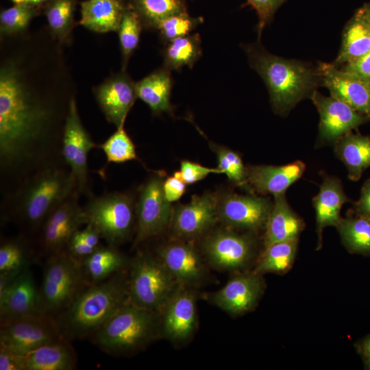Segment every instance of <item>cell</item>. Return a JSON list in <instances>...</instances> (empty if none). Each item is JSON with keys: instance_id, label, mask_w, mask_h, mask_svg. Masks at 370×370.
I'll use <instances>...</instances> for the list:
<instances>
[{"instance_id": "obj_11", "label": "cell", "mask_w": 370, "mask_h": 370, "mask_svg": "<svg viewBox=\"0 0 370 370\" xmlns=\"http://www.w3.org/2000/svg\"><path fill=\"white\" fill-rule=\"evenodd\" d=\"M163 181L159 175H152L139 190L133 247L160 234L170 225L173 210L164 195Z\"/></svg>"}, {"instance_id": "obj_39", "label": "cell", "mask_w": 370, "mask_h": 370, "mask_svg": "<svg viewBox=\"0 0 370 370\" xmlns=\"http://www.w3.org/2000/svg\"><path fill=\"white\" fill-rule=\"evenodd\" d=\"M104 152L107 162L123 163L127 161L137 160L136 147L127 134L124 125L116 128L104 143L98 145Z\"/></svg>"}, {"instance_id": "obj_18", "label": "cell", "mask_w": 370, "mask_h": 370, "mask_svg": "<svg viewBox=\"0 0 370 370\" xmlns=\"http://www.w3.org/2000/svg\"><path fill=\"white\" fill-rule=\"evenodd\" d=\"M310 98L319 113V136L323 140L335 143L369 121L365 116L332 95L325 97L314 90Z\"/></svg>"}, {"instance_id": "obj_1", "label": "cell", "mask_w": 370, "mask_h": 370, "mask_svg": "<svg viewBox=\"0 0 370 370\" xmlns=\"http://www.w3.org/2000/svg\"><path fill=\"white\" fill-rule=\"evenodd\" d=\"M35 90L17 64L8 62L1 67L0 173L3 195L32 173L65 164L62 137L71 100L44 97Z\"/></svg>"}, {"instance_id": "obj_47", "label": "cell", "mask_w": 370, "mask_h": 370, "mask_svg": "<svg viewBox=\"0 0 370 370\" xmlns=\"http://www.w3.org/2000/svg\"><path fill=\"white\" fill-rule=\"evenodd\" d=\"M0 370H25L24 355L0 347Z\"/></svg>"}, {"instance_id": "obj_4", "label": "cell", "mask_w": 370, "mask_h": 370, "mask_svg": "<svg viewBox=\"0 0 370 370\" xmlns=\"http://www.w3.org/2000/svg\"><path fill=\"white\" fill-rule=\"evenodd\" d=\"M251 66L264 80L273 109L287 114L300 100L310 96L319 81L306 64L267 51L259 43L245 46Z\"/></svg>"}, {"instance_id": "obj_43", "label": "cell", "mask_w": 370, "mask_h": 370, "mask_svg": "<svg viewBox=\"0 0 370 370\" xmlns=\"http://www.w3.org/2000/svg\"><path fill=\"white\" fill-rule=\"evenodd\" d=\"M215 151L218 160L217 168L222 173L238 186L248 185L247 168L245 167L240 156L225 147H217Z\"/></svg>"}, {"instance_id": "obj_53", "label": "cell", "mask_w": 370, "mask_h": 370, "mask_svg": "<svg viewBox=\"0 0 370 370\" xmlns=\"http://www.w3.org/2000/svg\"><path fill=\"white\" fill-rule=\"evenodd\" d=\"M29 0H12V2L15 3H27Z\"/></svg>"}, {"instance_id": "obj_26", "label": "cell", "mask_w": 370, "mask_h": 370, "mask_svg": "<svg viewBox=\"0 0 370 370\" xmlns=\"http://www.w3.org/2000/svg\"><path fill=\"white\" fill-rule=\"evenodd\" d=\"M126 3L123 0H85L79 24L97 33L117 32Z\"/></svg>"}, {"instance_id": "obj_35", "label": "cell", "mask_w": 370, "mask_h": 370, "mask_svg": "<svg viewBox=\"0 0 370 370\" xmlns=\"http://www.w3.org/2000/svg\"><path fill=\"white\" fill-rule=\"evenodd\" d=\"M187 0H127L126 3L139 16L144 27L157 29L165 18L187 12Z\"/></svg>"}, {"instance_id": "obj_51", "label": "cell", "mask_w": 370, "mask_h": 370, "mask_svg": "<svg viewBox=\"0 0 370 370\" xmlns=\"http://www.w3.org/2000/svg\"><path fill=\"white\" fill-rule=\"evenodd\" d=\"M49 0H29L28 2L31 5L36 7L39 10H42L43 6L48 2Z\"/></svg>"}, {"instance_id": "obj_9", "label": "cell", "mask_w": 370, "mask_h": 370, "mask_svg": "<svg viewBox=\"0 0 370 370\" xmlns=\"http://www.w3.org/2000/svg\"><path fill=\"white\" fill-rule=\"evenodd\" d=\"M0 347L26 354L44 345L64 338L56 318L47 314L1 321Z\"/></svg>"}, {"instance_id": "obj_41", "label": "cell", "mask_w": 370, "mask_h": 370, "mask_svg": "<svg viewBox=\"0 0 370 370\" xmlns=\"http://www.w3.org/2000/svg\"><path fill=\"white\" fill-rule=\"evenodd\" d=\"M101 236L99 231L90 223L77 230L71 237L66 251L74 258L82 262L101 245Z\"/></svg>"}, {"instance_id": "obj_29", "label": "cell", "mask_w": 370, "mask_h": 370, "mask_svg": "<svg viewBox=\"0 0 370 370\" xmlns=\"http://www.w3.org/2000/svg\"><path fill=\"white\" fill-rule=\"evenodd\" d=\"M172 86L171 71L164 66L135 82L137 98L145 103L155 114L171 112Z\"/></svg>"}, {"instance_id": "obj_42", "label": "cell", "mask_w": 370, "mask_h": 370, "mask_svg": "<svg viewBox=\"0 0 370 370\" xmlns=\"http://www.w3.org/2000/svg\"><path fill=\"white\" fill-rule=\"evenodd\" d=\"M204 22L203 17L191 16L188 12L172 15L163 20L158 26L160 37L165 42L190 34Z\"/></svg>"}, {"instance_id": "obj_34", "label": "cell", "mask_w": 370, "mask_h": 370, "mask_svg": "<svg viewBox=\"0 0 370 370\" xmlns=\"http://www.w3.org/2000/svg\"><path fill=\"white\" fill-rule=\"evenodd\" d=\"M297 244L298 238L272 244L264 249L253 271L260 275L286 273L294 263Z\"/></svg>"}, {"instance_id": "obj_3", "label": "cell", "mask_w": 370, "mask_h": 370, "mask_svg": "<svg viewBox=\"0 0 370 370\" xmlns=\"http://www.w3.org/2000/svg\"><path fill=\"white\" fill-rule=\"evenodd\" d=\"M128 301L127 269L100 282L88 284L57 318L64 338H89Z\"/></svg>"}, {"instance_id": "obj_2", "label": "cell", "mask_w": 370, "mask_h": 370, "mask_svg": "<svg viewBox=\"0 0 370 370\" xmlns=\"http://www.w3.org/2000/svg\"><path fill=\"white\" fill-rule=\"evenodd\" d=\"M75 190L76 181L66 164L45 167L3 195V218L13 221L21 234L38 237L51 212Z\"/></svg>"}, {"instance_id": "obj_31", "label": "cell", "mask_w": 370, "mask_h": 370, "mask_svg": "<svg viewBox=\"0 0 370 370\" xmlns=\"http://www.w3.org/2000/svg\"><path fill=\"white\" fill-rule=\"evenodd\" d=\"M33 249L32 239L21 234L4 240L0 246V282L9 284L30 266Z\"/></svg>"}, {"instance_id": "obj_17", "label": "cell", "mask_w": 370, "mask_h": 370, "mask_svg": "<svg viewBox=\"0 0 370 370\" xmlns=\"http://www.w3.org/2000/svg\"><path fill=\"white\" fill-rule=\"evenodd\" d=\"M272 205L265 197L230 194L218 203V218L230 227L257 232L265 228Z\"/></svg>"}, {"instance_id": "obj_30", "label": "cell", "mask_w": 370, "mask_h": 370, "mask_svg": "<svg viewBox=\"0 0 370 370\" xmlns=\"http://www.w3.org/2000/svg\"><path fill=\"white\" fill-rule=\"evenodd\" d=\"M334 151L348 171V177L358 181L370 166V136L351 132L335 143Z\"/></svg>"}, {"instance_id": "obj_38", "label": "cell", "mask_w": 370, "mask_h": 370, "mask_svg": "<svg viewBox=\"0 0 370 370\" xmlns=\"http://www.w3.org/2000/svg\"><path fill=\"white\" fill-rule=\"evenodd\" d=\"M143 27L138 14L126 3L117 30L122 55V70H125L129 59L138 47Z\"/></svg>"}, {"instance_id": "obj_22", "label": "cell", "mask_w": 370, "mask_h": 370, "mask_svg": "<svg viewBox=\"0 0 370 370\" xmlns=\"http://www.w3.org/2000/svg\"><path fill=\"white\" fill-rule=\"evenodd\" d=\"M156 256L166 267L176 282L193 287L206 277V268L195 247L180 241L160 247Z\"/></svg>"}, {"instance_id": "obj_8", "label": "cell", "mask_w": 370, "mask_h": 370, "mask_svg": "<svg viewBox=\"0 0 370 370\" xmlns=\"http://www.w3.org/2000/svg\"><path fill=\"white\" fill-rule=\"evenodd\" d=\"M87 223L92 224L107 245L117 247L136 231V204L121 192L92 194L83 206Z\"/></svg>"}, {"instance_id": "obj_16", "label": "cell", "mask_w": 370, "mask_h": 370, "mask_svg": "<svg viewBox=\"0 0 370 370\" xmlns=\"http://www.w3.org/2000/svg\"><path fill=\"white\" fill-rule=\"evenodd\" d=\"M317 73L331 95L370 120V83L333 64H319Z\"/></svg>"}, {"instance_id": "obj_20", "label": "cell", "mask_w": 370, "mask_h": 370, "mask_svg": "<svg viewBox=\"0 0 370 370\" xmlns=\"http://www.w3.org/2000/svg\"><path fill=\"white\" fill-rule=\"evenodd\" d=\"M96 101L107 121L116 127L124 125L137 98L135 82L125 70L112 75L94 90Z\"/></svg>"}, {"instance_id": "obj_50", "label": "cell", "mask_w": 370, "mask_h": 370, "mask_svg": "<svg viewBox=\"0 0 370 370\" xmlns=\"http://www.w3.org/2000/svg\"><path fill=\"white\" fill-rule=\"evenodd\" d=\"M355 346L362 360L365 369L370 370V334L358 342Z\"/></svg>"}, {"instance_id": "obj_44", "label": "cell", "mask_w": 370, "mask_h": 370, "mask_svg": "<svg viewBox=\"0 0 370 370\" xmlns=\"http://www.w3.org/2000/svg\"><path fill=\"white\" fill-rule=\"evenodd\" d=\"M286 0H247L243 7L250 6L255 11L258 17L257 27L258 42L264 27L269 23L276 11Z\"/></svg>"}, {"instance_id": "obj_48", "label": "cell", "mask_w": 370, "mask_h": 370, "mask_svg": "<svg viewBox=\"0 0 370 370\" xmlns=\"http://www.w3.org/2000/svg\"><path fill=\"white\" fill-rule=\"evenodd\" d=\"M343 70L355 74L370 83V51L360 58L346 64Z\"/></svg>"}, {"instance_id": "obj_32", "label": "cell", "mask_w": 370, "mask_h": 370, "mask_svg": "<svg viewBox=\"0 0 370 370\" xmlns=\"http://www.w3.org/2000/svg\"><path fill=\"white\" fill-rule=\"evenodd\" d=\"M129 263L117 247L107 245H100L82 264L87 283L95 284L127 269Z\"/></svg>"}, {"instance_id": "obj_25", "label": "cell", "mask_w": 370, "mask_h": 370, "mask_svg": "<svg viewBox=\"0 0 370 370\" xmlns=\"http://www.w3.org/2000/svg\"><path fill=\"white\" fill-rule=\"evenodd\" d=\"M305 223L289 206L285 195L274 196V201L265 225L264 248L273 243L299 238Z\"/></svg>"}, {"instance_id": "obj_6", "label": "cell", "mask_w": 370, "mask_h": 370, "mask_svg": "<svg viewBox=\"0 0 370 370\" xmlns=\"http://www.w3.org/2000/svg\"><path fill=\"white\" fill-rule=\"evenodd\" d=\"M179 285L156 255L140 251L130 260L127 291L131 303L160 313Z\"/></svg>"}, {"instance_id": "obj_36", "label": "cell", "mask_w": 370, "mask_h": 370, "mask_svg": "<svg viewBox=\"0 0 370 370\" xmlns=\"http://www.w3.org/2000/svg\"><path fill=\"white\" fill-rule=\"evenodd\" d=\"M349 212L336 227L350 253L370 255V219Z\"/></svg>"}, {"instance_id": "obj_27", "label": "cell", "mask_w": 370, "mask_h": 370, "mask_svg": "<svg viewBox=\"0 0 370 370\" xmlns=\"http://www.w3.org/2000/svg\"><path fill=\"white\" fill-rule=\"evenodd\" d=\"M70 342L62 339L24 354L25 370L75 369L77 356Z\"/></svg>"}, {"instance_id": "obj_40", "label": "cell", "mask_w": 370, "mask_h": 370, "mask_svg": "<svg viewBox=\"0 0 370 370\" xmlns=\"http://www.w3.org/2000/svg\"><path fill=\"white\" fill-rule=\"evenodd\" d=\"M40 11L29 3H15L2 10L0 14L1 34L8 36L25 30Z\"/></svg>"}, {"instance_id": "obj_49", "label": "cell", "mask_w": 370, "mask_h": 370, "mask_svg": "<svg viewBox=\"0 0 370 370\" xmlns=\"http://www.w3.org/2000/svg\"><path fill=\"white\" fill-rule=\"evenodd\" d=\"M351 210L355 214L370 219V178L364 183L360 197Z\"/></svg>"}, {"instance_id": "obj_52", "label": "cell", "mask_w": 370, "mask_h": 370, "mask_svg": "<svg viewBox=\"0 0 370 370\" xmlns=\"http://www.w3.org/2000/svg\"><path fill=\"white\" fill-rule=\"evenodd\" d=\"M365 15L368 18V20L370 21V2L365 3L361 7Z\"/></svg>"}, {"instance_id": "obj_28", "label": "cell", "mask_w": 370, "mask_h": 370, "mask_svg": "<svg viewBox=\"0 0 370 370\" xmlns=\"http://www.w3.org/2000/svg\"><path fill=\"white\" fill-rule=\"evenodd\" d=\"M369 51L370 21L360 8L345 25L341 47L333 64H346L360 58Z\"/></svg>"}, {"instance_id": "obj_7", "label": "cell", "mask_w": 370, "mask_h": 370, "mask_svg": "<svg viewBox=\"0 0 370 370\" xmlns=\"http://www.w3.org/2000/svg\"><path fill=\"white\" fill-rule=\"evenodd\" d=\"M87 284L82 262L66 250L47 256L39 289L45 313L57 319Z\"/></svg>"}, {"instance_id": "obj_23", "label": "cell", "mask_w": 370, "mask_h": 370, "mask_svg": "<svg viewBox=\"0 0 370 370\" xmlns=\"http://www.w3.org/2000/svg\"><path fill=\"white\" fill-rule=\"evenodd\" d=\"M305 169L306 164L301 160L282 166H251L247 168V184L260 194H284Z\"/></svg>"}, {"instance_id": "obj_19", "label": "cell", "mask_w": 370, "mask_h": 370, "mask_svg": "<svg viewBox=\"0 0 370 370\" xmlns=\"http://www.w3.org/2000/svg\"><path fill=\"white\" fill-rule=\"evenodd\" d=\"M217 205L213 195L205 194L193 197L189 203L178 206L173 210L170 223L174 236L188 240L205 233L218 218Z\"/></svg>"}, {"instance_id": "obj_12", "label": "cell", "mask_w": 370, "mask_h": 370, "mask_svg": "<svg viewBox=\"0 0 370 370\" xmlns=\"http://www.w3.org/2000/svg\"><path fill=\"white\" fill-rule=\"evenodd\" d=\"M80 196L75 190L49 216L37 237L41 254L47 257L65 251L72 235L87 223Z\"/></svg>"}, {"instance_id": "obj_14", "label": "cell", "mask_w": 370, "mask_h": 370, "mask_svg": "<svg viewBox=\"0 0 370 370\" xmlns=\"http://www.w3.org/2000/svg\"><path fill=\"white\" fill-rule=\"evenodd\" d=\"M203 251L208 262L215 268L239 271L246 267L254 256V241L247 235L221 230L206 238Z\"/></svg>"}, {"instance_id": "obj_33", "label": "cell", "mask_w": 370, "mask_h": 370, "mask_svg": "<svg viewBox=\"0 0 370 370\" xmlns=\"http://www.w3.org/2000/svg\"><path fill=\"white\" fill-rule=\"evenodd\" d=\"M202 55L199 34L194 33L168 42L162 53L163 66L169 71H180L183 66L193 68Z\"/></svg>"}, {"instance_id": "obj_46", "label": "cell", "mask_w": 370, "mask_h": 370, "mask_svg": "<svg viewBox=\"0 0 370 370\" xmlns=\"http://www.w3.org/2000/svg\"><path fill=\"white\" fill-rule=\"evenodd\" d=\"M186 183L175 175L164 180L162 187L166 200L171 203L180 199L186 191Z\"/></svg>"}, {"instance_id": "obj_5", "label": "cell", "mask_w": 370, "mask_h": 370, "mask_svg": "<svg viewBox=\"0 0 370 370\" xmlns=\"http://www.w3.org/2000/svg\"><path fill=\"white\" fill-rule=\"evenodd\" d=\"M160 336L159 313L129 301L88 339L108 354L123 356L143 349Z\"/></svg>"}, {"instance_id": "obj_37", "label": "cell", "mask_w": 370, "mask_h": 370, "mask_svg": "<svg viewBox=\"0 0 370 370\" xmlns=\"http://www.w3.org/2000/svg\"><path fill=\"white\" fill-rule=\"evenodd\" d=\"M77 0H49L43 6L49 29L60 43L67 42L74 27Z\"/></svg>"}, {"instance_id": "obj_21", "label": "cell", "mask_w": 370, "mask_h": 370, "mask_svg": "<svg viewBox=\"0 0 370 370\" xmlns=\"http://www.w3.org/2000/svg\"><path fill=\"white\" fill-rule=\"evenodd\" d=\"M41 314L46 313L29 267L0 291V322Z\"/></svg>"}, {"instance_id": "obj_24", "label": "cell", "mask_w": 370, "mask_h": 370, "mask_svg": "<svg viewBox=\"0 0 370 370\" xmlns=\"http://www.w3.org/2000/svg\"><path fill=\"white\" fill-rule=\"evenodd\" d=\"M350 199L343 191L341 181L331 176H325L320 185L318 194L313 198L316 212L317 249L322 245V234L328 226L336 227L341 221V210L343 205Z\"/></svg>"}, {"instance_id": "obj_10", "label": "cell", "mask_w": 370, "mask_h": 370, "mask_svg": "<svg viewBox=\"0 0 370 370\" xmlns=\"http://www.w3.org/2000/svg\"><path fill=\"white\" fill-rule=\"evenodd\" d=\"M95 147L98 145L84 127L75 99L72 97L63 132L62 153L65 164L75 177L78 192L87 197L92 194L89 182L88 156Z\"/></svg>"}, {"instance_id": "obj_13", "label": "cell", "mask_w": 370, "mask_h": 370, "mask_svg": "<svg viewBox=\"0 0 370 370\" xmlns=\"http://www.w3.org/2000/svg\"><path fill=\"white\" fill-rule=\"evenodd\" d=\"M193 291L179 285L159 313L160 336L174 343L189 341L197 329L196 295Z\"/></svg>"}, {"instance_id": "obj_45", "label": "cell", "mask_w": 370, "mask_h": 370, "mask_svg": "<svg viewBox=\"0 0 370 370\" xmlns=\"http://www.w3.org/2000/svg\"><path fill=\"white\" fill-rule=\"evenodd\" d=\"M210 173L221 174L218 168H208L189 160L181 162L180 170L174 175L182 180L186 184H191L204 179Z\"/></svg>"}, {"instance_id": "obj_15", "label": "cell", "mask_w": 370, "mask_h": 370, "mask_svg": "<svg viewBox=\"0 0 370 370\" xmlns=\"http://www.w3.org/2000/svg\"><path fill=\"white\" fill-rule=\"evenodd\" d=\"M262 275L249 272L238 273L223 287L208 295L209 300L226 312L237 316L253 310L264 289Z\"/></svg>"}]
</instances>
